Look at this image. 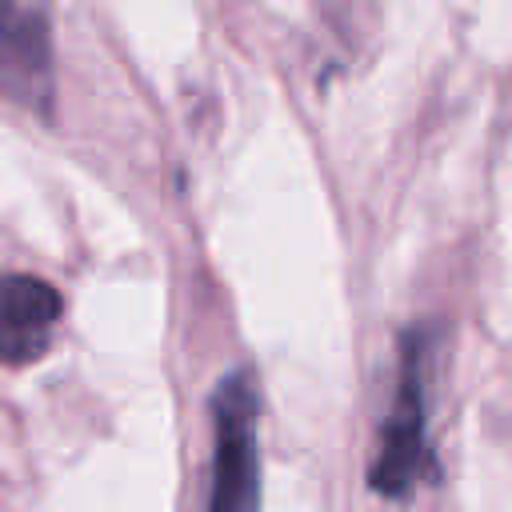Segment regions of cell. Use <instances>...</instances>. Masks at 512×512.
<instances>
[{"instance_id":"cell-3","label":"cell","mask_w":512,"mask_h":512,"mask_svg":"<svg viewBox=\"0 0 512 512\" xmlns=\"http://www.w3.org/2000/svg\"><path fill=\"white\" fill-rule=\"evenodd\" d=\"M60 292L28 272H12L0 288V356L8 368L40 360L60 320Z\"/></svg>"},{"instance_id":"cell-1","label":"cell","mask_w":512,"mask_h":512,"mask_svg":"<svg viewBox=\"0 0 512 512\" xmlns=\"http://www.w3.org/2000/svg\"><path fill=\"white\" fill-rule=\"evenodd\" d=\"M260 392L248 372H232L212 392V500L208 512H260Z\"/></svg>"},{"instance_id":"cell-4","label":"cell","mask_w":512,"mask_h":512,"mask_svg":"<svg viewBox=\"0 0 512 512\" xmlns=\"http://www.w3.org/2000/svg\"><path fill=\"white\" fill-rule=\"evenodd\" d=\"M4 88L16 104L44 108L52 96V44L48 20L36 8H20L8 0L4 20Z\"/></svg>"},{"instance_id":"cell-2","label":"cell","mask_w":512,"mask_h":512,"mask_svg":"<svg viewBox=\"0 0 512 512\" xmlns=\"http://www.w3.org/2000/svg\"><path fill=\"white\" fill-rule=\"evenodd\" d=\"M428 464V436H424V336L408 332L400 348V380L392 412L380 428V448L368 468V484L380 496H408Z\"/></svg>"}]
</instances>
